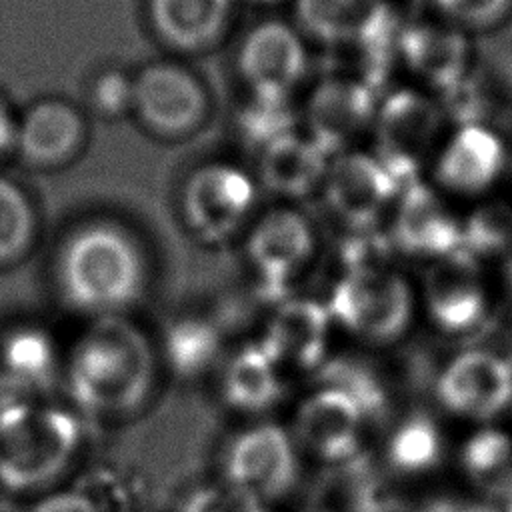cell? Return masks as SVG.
<instances>
[{"label":"cell","instance_id":"obj_1","mask_svg":"<svg viewBox=\"0 0 512 512\" xmlns=\"http://www.w3.org/2000/svg\"><path fill=\"white\" fill-rule=\"evenodd\" d=\"M152 380L150 340L122 314L96 316L70 352V394L92 414L112 416L136 410L146 400Z\"/></svg>","mask_w":512,"mask_h":512},{"label":"cell","instance_id":"obj_2","mask_svg":"<svg viewBox=\"0 0 512 512\" xmlns=\"http://www.w3.org/2000/svg\"><path fill=\"white\" fill-rule=\"evenodd\" d=\"M56 276L70 306L94 316L120 314L144 288L146 260L122 226L90 222L64 242Z\"/></svg>","mask_w":512,"mask_h":512},{"label":"cell","instance_id":"obj_3","mask_svg":"<svg viewBox=\"0 0 512 512\" xmlns=\"http://www.w3.org/2000/svg\"><path fill=\"white\" fill-rule=\"evenodd\" d=\"M80 442L78 420L54 406L12 400L0 406V482L36 490L56 480Z\"/></svg>","mask_w":512,"mask_h":512},{"label":"cell","instance_id":"obj_4","mask_svg":"<svg viewBox=\"0 0 512 512\" xmlns=\"http://www.w3.org/2000/svg\"><path fill=\"white\" fill-rule=\"evenodd\" d=\"M446 120L440 98L420 88H396L378 102L370 152L400 186L422 180L448 134Z\"/></svg>","mask_w":512,"mask_h":512},{"label":"cell","instance_id":"obj_5","mask_svg":"<svg viewBox=\"0 0 512 512\" xmlns=\"http://www.w3.org/2000/svg\"><path fill=\"white\" fill-rule=\"evenodd\" d=\"M414 290L396 270L370 266L342 272L326 308L332 322L372 344H388L400 338L414 314Z\"/></svg>","mask_w":512,"mask_h":512},{"label":"cell","instance_id":"obj_6","mask_svg":"<svg viewBox=\"0 0 512 512\" xmlns=\"http://www.w3.org/2000/svg\"><path fill=\"white\" fill-rule=\"evenodd\" d=\"M258 182L230 162H206L192 170L180 192V210L190 232L210 244L230 240L254 222Z\"/></svg>","mask_w":512,"mask_h":512},{"label":"cell","instance_id":"obj_7","mask_svg":"<svg viewBox=\"0 0 512 512\" xmlns=\"http://www.w3.org/2000/svg\"><path fill=\"white\" fill-rule=\"evenodd\" d=\"M314 252V226L292 206L270 208L248 226L246 260L270 298H288V288L308 268Z\"/></svg>","mask_w":512,"mask_h":512},{"label":"cell","instance_id":"obj_8","mask_svg":"<svg viewBox=\"0 0 512 512\" xmlns=\"http://www.w3.org/2000/svg\"><path fill=\"white\" fill-rule=\"evenodd\" d=\"M132 112L158 136H184L204 122L208 92L190 68L156 60L132 76Z\"/></svg>","mask_w":512,"mask_h":512},{"label":"cell","instance_id":"obj_9","mask_svg":"<svg viewBox=\"0 0 512 512\" xmlns=\"http://www.w3.org/2000/svg\"><path fill=\"white\" fill-rule=\"evenodd\" d=\"M320 192L342 226L362 230L376 228L392 210L400 184L372 152L350 148L330 156Z\"/></svg>","mask_w":512,"mask_h":512},{"label":"cell","instance_id":"obj_10","mask_svg":"<svg viewBox=\"0 0 512 512\" xmlns=\"http://www.w3.org/2000/svg\"><path fill=\"white\" fill-rule=\"evenodd\" d=\"M380 98L376 90L346 74H328L310 90L304 110V134L328 156L354 148L372 130Z\"/></svg>","mask_w":512,"mask_h":512},{"label":"cell","instance_id":"obj_11","mask_svg":"<svg viewBox=\"0 0 512 512\" xmlns=\"http://www.w3.org/2000/svg\"><path fill=\"white\" fill-rule=\"evenodd\" d=\"M510 156L502 134L478 124H456L430 166L432 184L450 196H486L506 174Z\"/></svg>","mask_w":512,"mask_h":512},{"label":"cell","instance_id":"obj_12","mask_svg":"<svg viewBox=\"0 0 512 512\" xmlns=\"http://www.w3.org/2000/svg\"><path fill=\"white\" fill-rule=\"evenodd\" d=\"M388 236L394 250L426 262L460 250L462 216L432 182L400 186L392 206Z\"/></svg>","mask_w":512,"mask_h":512},{"label":"cell","instance_id":"obj_13","mask_svg":"<svg viewBox=\"0 0 512 512\" xmlns=\"http://www.w3.org/2000/svg\"><path fill=\"white\" fill-rule=\"evenodd\" d=\"M422 298L430 318L444 332H474L490 312V288L484 264L464 250L428 262L422 280Z\"/></svg>","mask_w":512,"mask_h":512},{"label":"cell","instance_id":"obj_14","mask_svg":"<svg viewBox=\"0 0 512 512\" xmlns=\"http://www.w3.org/2000/svg\"><path fill=\"white\" fill-rule=\"evenodd\" d=\"M236 66L250 94L290 98L308 70L304 36L284 20H262L242 38Z\"/></svg>","mask_w":512,"mask_h":512},{"label":"cell","instance_id":"obj_15","mask_svg":"<svg viewBox=\"0 0 512 512\" xmlns=\"http://www.w3.org/2000/svg\"><path fill=\"white\" fill-rule=\"evenodd\" d=\"M226 478L232 492L256 506L286 494L296 478L290 436L274 424L248 428L226 454Z\"/></svg>","mask_w":512,"mask_h":512},{"label":"cell","instance_id":"obj_16","mask_svg":"<svg viewBox=\"0 0 512 512\" xmlns=\"http://www.w3.org/2000/svg\"><path fill=\"white\" fill-rule=\"evenodd\" d=\"M396 52L414 78L440 98L452 92L476 62L470 34L438 16L406 24L396 34Z\"/></svg>","mask_w":512,"mask_h":512},{"label":"cell","instance_id":"obj_17","mask_svg":"<svg viewBox=\"0 0 512 512\" xmlns=\"http://www.w3.org/2000/svg\"><path fill=\"white\" fill-rule=\"evenodd\" d=\"M364 412L360 402L342 388H320L296 412V440L328 464L352 460L358 456Z\"/></svg>","mask_w":512,"mask_h":512},{"label":"cell","instance_id":"obj_18","mask_svg":"<svg viewBox=\"0 0 512 512\" xmlns=\"http://www.w3.org/2000/svg\"><path fill=\"white\" fill-rule=\"evenodd\" d=\"M298 30L330 48L394 38L388 0H294Z\"/></svg>","mask_w":512,"mask_h":512},{"label":"cell","instance_id":"obj_19","mask_svg":"<svg viewBox=\"0 0 512 512\" xmlns=\"http://www.w3.org/2000/svg\"><path fill=\"white\" fill-rule=\"evenodd\" d=\"M438 394L454 412L488 418L512 398V368L492 350H468L446 366Z\"/></svg>","mask_w":512,"mask_h":512},{"label":"cell","instance_id":"obj_20","mask_svg":"<svg viewBox=\"0 0 512 512\" xmlns=\"http://www.w3.org/2000/svg\"><path fill=\"white\" fill-rule=\"evenodd\" d=\"M332 316L310 298H284L274 310L260 346L278 366L316 368L328 350Z\"/></svg>","mask_w":512,"mask_h":512},{"label":"cell","instance_id":"obj_21","mask_svg":"<svg viewBox=\"0 0 512 512\" xmlns=\"http://www.w3.org/2000/svg\"><path fill=\"white\" fill-rule=\"evenodd\" d=\"M86 136L82 112L62 98H40L16 124L14 150L36 168H54L76 156Z\"/></svg>","mask_w":512,"mask_h":512},{"label":"cell","instance_id":"obj_22","mask_svg":"<svg viewBox=\"0 0 512 512\" xmlns=\"http://www.w3.org/2000/svg\"><path fill=\"white\" fill-rule=\"evenodd\" d=\"M258 186L286 200L320 190L330 156L304 132H288L258 150Z\"/></svg>","mask_w":512,"mask_h":512},{"label":"cell","instance_id":"obj_23","mask_svg":"<svg viewBox=\"0 0 512 512\" xmlns=\"http://www.w3.org/2000/svg\"><path fill=\"white\" fill-rule=\"evenodd\" d=\"M236 0H148L156 36L174 50L200 52L224 32Z\"/></svg>","mask_w":512,"mask_h":512},{"label":"cell","instance_id":"obj_24","mask_svg":"<svg viewBox=\"0 0 512 512\" xmlns=\"http://www.w3.org/2000/svg\"><path fill=\"white\" fill-rule=\"evenodd\" d=\"M440 102L456 124H478L502 134L500 126L512 120V80L486 62H474Z\"/></svg>","mask_w":512,"mask_h":512},{"label":"cell","instance_id":"obj_25","mask_svg":"<svg viewBox=\"0 0 512 512\" xmlns=\"http://www.w3.org/2000/svg\"><path fill=\"white\" fill-rule=\"evenodd\" d=\"M278 368L260 344L240 350L224 372V396L228 404L246 412L270 408L282 388Z\"/></svg>","mask_w":512,"mask_h":512},{"label":"cell","instance_id":"obj_26","mask_svg":"<svg viewBox=\"0 0 512 512\" xmlns=\"http://www.w3.org/2000/svg\"><path fill=\"white\" fill-rule=\"evenodd\" d=\"M376 482L356 458L330 464L308 498V512H376Z\"/></svg>","mask_w":512,"mask_h":512},{"label":"cell","instance_id":"obj_27","mask_svg":"<svg viewBox=\"0 0 512 512\" xmlns=\"http://www.w3.org/2000/svg\"><path fill=\"white\" fill-rule=\"evenodd\" d=\"M460 250L480 264L502 262L512 252V204L484 198L464 214Z\"/></svg>","mask_w":512,"mask_h":512},{"label":"cell","instance_id":"obj_28","mask_svg":"<svg viewBox=\"0 0 512 512\" xmlns=\"http://www.w3.org/2000/svg\"><path fill=\"white\" fill-rule=\"evenodd\" d=\"M2 372L8 384L42 388L56 370V352L48 334L38 328H20L6 336L0 350Z\"/></svg>","mask_w":512,"mask_h":512},{"label":"cell","instance_id":"obj_29","mask_svg":"<svg viewBox=\"0 0 512 512\" xmlns=\"http://www.w3.org/2000/svg\"><path fill=\"white\" fill-rule=\"evenodd\" d=\"M470 480L488 496L512 498V442L498 430H484L464 448Z\"/></svg>","mask_w":512,"mask_h":512},{"label":"cell","instance_id":"obj_30","mask_svg":"<svg viewBox=\"0 0 512 512\" xmlns=\"http://www.w3.org/2000/svg\"><path fill=\"white\" fill-rule=\"evenodd\" d=\"M296 116L288 98L250 94L236 112V134L246 146L262 150L272 140L294 132Z\"/></svg>","mask_w":512,"mask_h":512},{"label":"cell","instance_id":"obj_31","mask_svg":"<svg viewBox=\"0 0 512 512\" xmlns=\"http://www.w3.org/2000/svg\"><path fill=\"white\" fill-rule=\"evenodd\" d=\"M36 216L26 192L0 176V264L24 256L34 240Z\"/></svg>","mask_w":512,"mask_h":512},{"label":"cell","instance_id":"obj_32","mask_svg":"<svg viewBox=\"0 0 512 512\" xmlns=\"http://www.w3.org/2000/svg\"><path fill=\"white\" fill-rule=\"evenodd\" d=\"M442 440L426 416L404 420L390 438L388 458L400 472H424L440 460Z\"/></svg>","mask_w":512,"mask_h":512},{"label":"cell","instance_id":"obj_33","mask_svg":"<svg viewBox=\"0 0 512 512\" xmlns=\"http://www.w3.org/2000/svg\"><path fill=\"white\" fill-rule=\"evenodd\" d=\"M438 18L470 32L498 28L512 16V0H428Z\"/></svg>","mask_w":512,"mask_h":512},{"label":"cell","instance_id":"obj_34","mask_svg":"<svg viewBox=\"0 0 512 512\" xmlns=\"http://www.w3.org/2000/svg\"><path fill=\"white\" fill-rule=\"evenodd\" d=\"M218 350L214 330L200 320H184L168 334V352L182 372H198Z\"/></svg>","mask_w":512,"mask_h":512},{"label":"cell","instance_id":"obj_35","mask_svg":"<svg viewBox=\"0 0 512 512\" xmlns=\"http://www.w3.org/2000/svg\"><path fill=\"white\" fill-rule=\"evenodd\" d=\"M88 100L92 110L104 118H120L132 112V76L120 68L98 72L90 82Z\"/></svg>","mask_w":512,"mask_h":512},{"label":"cell","instance_id":"obj_36","mask_svg":"<svg viewBox=\"0 0 512 512\" xmlns=\"http://www.w3.org/2000/svg\"><path fill=\"white\" fill-rule=\"evenodd\" d=\"M32 512H102L100 506L82 492H56L42 498Z\"/></svg>","mask_w":512,"mask_h":512},{"label":"cell","instance_id":"obj_37","mask_svg":"<svg viewBox=\"0 0 512 512\" xmlns=\"http://www.w3.org/2000/svg\"><path fill=\"white\" fill-rule=\"evenodd\" d=\"M16 124L18 120L12 116L10 106L0 94V158L16 144Z\"/></svg>","mask_w":512,"mask_h":512},{"label":"cell","instance_id":"obj_38","mask_svg":"<svg viewBox=\"0 0 512 512\" xmlns=\"http://www.w3.org/2000/svg\"><path fill=\"white\" fill-rule=\"evenodd\" d=\"M248 2H252V4H262V6H268V4H276V2H280V0H248Z\"/></svg>","mask_w":512,"mask_h":512},{"label":"cell","instance_id":"obj_39","mask_svg":"<svg viewBox=\"0 0 512 512\" xmlns=\"http://www.w3.org/2000/svg\"><path fill=\"white\" fill-rule=\"evenodd\" d=\"M246 512H264V510H260V506H250Z\"/></svg>","mask_w":512,"mask_h":512},{"label":"cell","instance_id":"obj_40","mask_svg":"<svg viewBox=\"0 0 512 512\" xmlns=\"http://www.w3.org/2000/svg\"><path fill=\"white\" fill-rule=\"evenodd\" d=\"M508 512H512V498H510V508H508Z\"/></svg>","mask_w":512,"mask_h":512}]
</instances>
